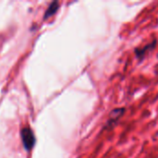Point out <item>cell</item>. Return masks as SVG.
Here are the masks:
<instances>
[{
  "mask_svg": "<svg viewBox=\"0 0 158 158\" xmlns=\"http://www.w3.org/2000/svg\"><path fill=\"white\" fill-rule=\"evenodd\" d=\"M156 46H157V39L155 38L152 42H150L144 45L135 47L134 48V55H135L137 61L139 63H142L147 57V56L156 48Z\"/></svg>",
  "mask_w": 158,
  "mask_h": 158,
  "instance_id": "7a4b0ae2",
  "label": "cell"
},
{
  "mask_svg": "<svg viewBox=\"0 0 158 158\" xmlns=\"http://www.w3.org/2000/svg\"><path fill=\"white\" fill-rule=\"evenodd\" d=\"M20 137L26 151H31L35 144V136L30 127H24L20 131Z\"/></svg>",
  "mask_w": 158,
  "mask_h": 158,
  "instance_id": "3957f363",
  "label": "cell"
},
{
  "mask_svg": "<svg viewBox=\"0 0 158 158\" xmlns=\"http://www.w3.org/2000/svg\"><path fill=\"white\" fill-rule=\"evenodd\" d=\"M126 107L121 106V107H116L111 110V112L108 115V118L106 121V123L103 126L102 131H112L118 123L120 121V119L123 118V116L126 113Z\"/></svg>",
  "mask_w": 158,
  "mask_h": 158,
  "instance_id": "6da1fadb",
  "label": "cell"
},
{
  "mask_svg": "<svg viewBox=\"0 0 158 158\" xmlns=\"http://www.w3.org/2000/svg\"><path fill=\"white\" fill-rule=\"evenodd\" d=\"M59 6H60V3L58 1H53L48 6V7L46 8L45 12H44V19H47L50 17L54 16L57 12V10L59 9Z\"/></svg>",
  "mask_w": 158,
  "mask_h": 158,
  "instance_id": "277c9868",
  "label": "cell"
}]
</instances>
